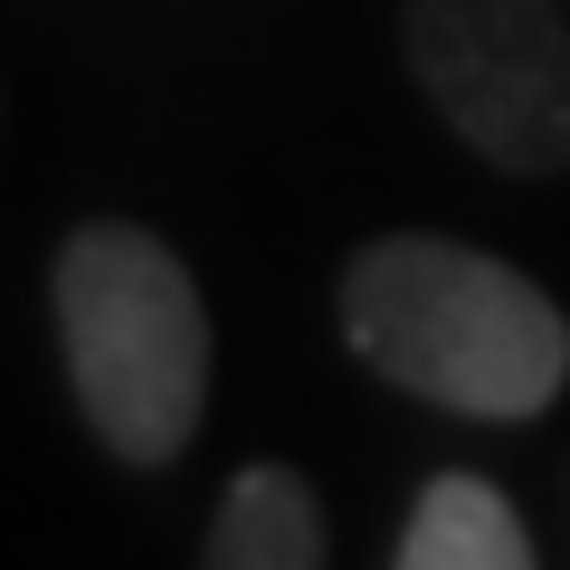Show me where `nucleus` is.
Returning <instances> with one entry per match:
<instances>
[{
  "mask_svg": "<svg viewBox=\"0 0 570 570\" xmlns=\"http://www.w3.org/2000/svg\"><path fill=\"white\" fill-rule=\"evenodd\" d=\"M343 343L371 381L448 419L523 428L570 381V314L523 266L438 228H390L343 266Z\"/></svg>",
  "mask_w": 570,
  "mask_h": 570,
  "instance_id": "obj_1",
  "label": "nucleus"
},
{
  "mask_svg": "<svg viewBox=\"0 0 570 570\" xmlns=\"http://www.w3.org/2000/svg\"><path fill=\"white\" fill-rule=\"evenodd\" d=\"M77 419L124 466H171L209 419V305L142 219H86L48 266Z\"/></svg>",
  "mask_w": 570,
  "mask_h": 570,
  "instance_id": "obj_2",
  "label": "nucleus"
},
{
  "mask_svg": "<svg viewBox=\"0 0 570 570\" xmlns=\"http://www.w3.org/2000/svg\"><path fill=\"white\" fill-rule=\"evenodd\" d=\"M400 48L475 163L513 181L570 171V20L561 0H400Z\"/></svg>",
  "mask_w": 570,
  "mask_h": 570,
  "instance_id": "obj_3",
  "label": "nucleus"
},
{
  "mask_svg": "<svg viewBox=\"0 0 570 570\" xmlns=\"http://www.w3.org/2000/svg\"><path fill=\"white\" fill-rule=\"evenodd\" d=\"M324 551H333V532H324V494H314L295 466L257 456V466H247L238 485L219 494L200 561H209V570H314Z\"/></svg>",
  "mask_w": 570,
  "mask_h": 570,
  "instance_id": "obj_4",
  "label": "nucleus"
},
{
  "mask_svg": "<svg viewBox=\"0 0 570 570\" xmlns=\"http://www.w3.org/2000/svg\"><path fill=\"white\" fill-rule=\"evenodd\" d=\"M400 570H532V532L504 485L485 475H428L400 523Z\"/></svg>",
  "mask_w": 570,
  "mask_h": 570,
  "instance_id": "obj_5",
  "label": "nucleus"
}]
</instances>
